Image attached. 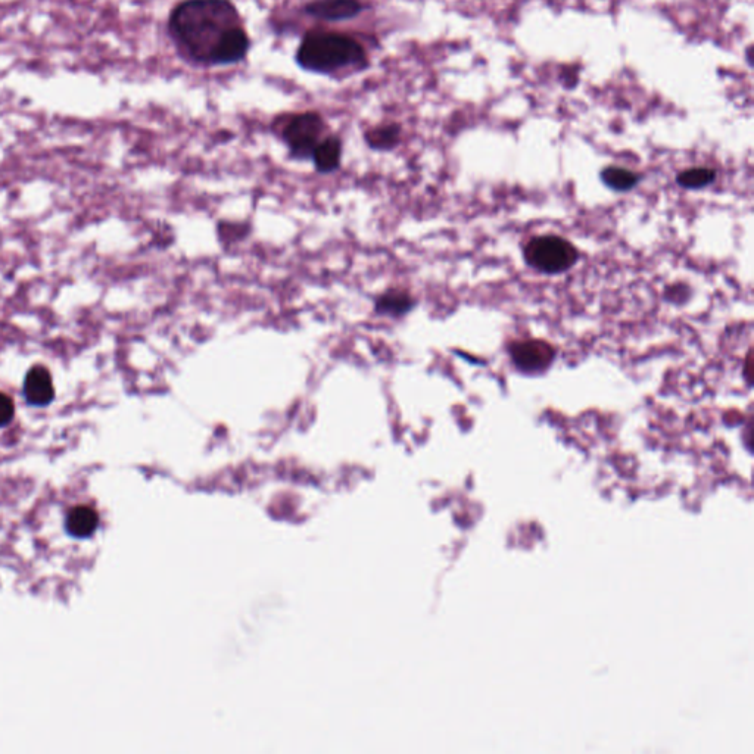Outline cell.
Returning <instances> with one entry per match:
<instances>
[{
    "mask_svg": "<svg viewBox=\"0 0 754 754\" xmlns=\"http://www.w3.org/2000/svg\"><path fill=\"white\" fill-rule=\"evenodd\" d=\"M241 26L232 0H185L171 11L168 31L179 51L196 64H213L221 40Z\"/></svg>",
    "mask_w": 754,
    "mask_h": 754,
    "instance_id": "cell-1",
    "label": "cell"
},
{
    "mask_svg": "<svg viewBox=\"0 0 754 754\" xmlns=\"http://www.w3.org/2000/svg\"><path fill=\"white\" fill-rule=\"evenodd\" d=\"M302 70L316 74H336L360 70L367 65V52L355 37L338 31H311L297 51Z\"/></svg>",
    "mask_w": 754,
    "mask_h": 754,
    "instance_id": "cell-2",
    "label": "cell"
},
{
    "mask_svg": "<svg viewBox=\"0 0 754 754\" xmlns=\"http://www.w3.org/2000/svg\"><path fill=\"white\" fill-rule=\"evenodd\" d=\"M326 121L319 112L305 111L291 115L283 126L282 139L297 160H311L317 145L324 139Z\"/></svg>",
    "mask_w": 754,
    "mask_h": 754,
    "instance_id": "cell-4",
    "label": "cell"
},
{
    "mask_svg": "<svg viewBox=\"0 0 754 754\" xmlns=\"http://www.w3.org/2000/svg\"><path fill=\"white\" fill-rule=\"evenodd\" d=\"M509 352L514 367L523 375H541L547 372L556 358L553 345L538 339L513 342Z\"/></svg>",
    "mask_w": 754,
    "mask_h": 754,
    "instance_id": "cell-5",
    "label": "cell"
},
{
    "mask_svg": "<svg viewBox=\"0 0 754 754\" xmlns=\"http://www.w3.org/2000/svg\"><path fill=\"white\" fill-rule=\"evenodd\" d=\"M752 364H753V358H752V351L749 352V355H747V361H746V377L747 382H749V385H752Z\"/></svg>",
    "mask_w": 754,
    "mask_h": 754,
    "instance_id": "cell-17",
    "label": "cell"
},
{
    "mask_svg": "<svg viewBox=\"0 0 754 754\" xmlns=\"http://www.w3.org/2000/svg\"><path fill=\"white\" fill-rule=\"evenodd\" d=\"M311 160L319 173L330 174L338 170L342 161V140L335 135L324 137L317 145Z\"/></svg>",
    "mask_w": 754,
    "mask_h": 754,
    "instance_id": "cell-9",
    "label": "cell"
},
{
    "mask_svg": "<svg viewBox=\"0 0 754 754\" xmlns=\"http://www.w3.org/2000/svg\"><path fill=\"white\" fill-rule=\"evenodd\" d=\"M99 526L96 510L87 506H77L67 514L65 529L73 538L86 539L95 534Z\"/></svg>",
    "mask_w": 754,
    "mask_h": 754,
    "instance_id": "cell-10",
    "label": "cell"
},
{
    "mask_svg": "<svg viewBox=\"0 0 754 754\" xmlns=\"http://www.w3.org/2000/svg\"><path fill=\"white\" fill-rule=\"evenodd\" d=\"M23 394L27 404L33 407H46L51 404L55 398L51 372L43 366L31 367L24 379Z\"/></svg>",
    "mask_w": 754,
    "mask_h": 754,
    "instance_id": "cell-7",
    "label": "cell"
},
{
    "mask_svg": "<svg viewBox=\"0 0 754 754\" xmlns=\"http://www.w3.org/2000/svg\"><path fill=\"white\" fill-rule=\"evenodd\" d=\"M414 307H416V299L411 297L408 292L401 291V289H391V291L385 292L376 299L375 304L377 313L395 317V319L404 317Z\"/></svg>",
    "mask_w": 754,
    "mask_h": 754,
    "instance_id": "cell-11",
    "label": "cell"
},
{
    "mask_svg": "<svg viewBox=\"0 0 754 754\" xmlns=\"http://www.w3.org/2000/svg\"><path fill=\"white\" fill-rule=\"evenodd\" d=\"M367 145L375 151H391L401 140L400 124H382V126L373 127L364 136Z\"/></svg>",
    "mask_w": 754,
    "mask_h": 754,
    "instance_id": "cell-12",
    "label": "cell"
},
{
    "mask_svg": "<svg viewBox=\"0 0 754 754\" xmlns=\"http://www.w3.org/2000/svg\"><path fill=\"white\" fill-rule=\"evenodd\" d=\"M251 49V39L242 26L235 27L226 34L214 54L213 64L211 67H224V65H235L243 61Z\"/></svg>",
    "mask_w": 754,
    "mask_h": 754,
    "instance_id": "cell-8",
    "label": "cell"
},
{
    "mask_svg": "<svg viewBox=\"0 0 754 754\" xmlns=\"http://www.w3.org/2000/svg\"><path fill=\"white\" fill-rule=\"evenodd\" d=\"M716 177H718V174H716L713 168L696 167L688 168V170L679 173L678 177H676V182L684 189H703L706 186L712 185Z\"/></svg>",
    "mask_w": 754,
    "mask_h": 754,
    "instance_id": "cell-14",
    "label": "cell"
},
{
    "mask_svg": "<svg viewBox=\"0 0 754 754\" xmlns=\"http://www.w3.org/2000/svg\"><path fill=\"white\" fill-rule=\"evenodd\" d=\"M752 51H753V48H752V46H750V48L747 49V61H749L750 65H752V59H753L752 58Z\"/></svg>",
    "mask_w": 754,
    "mask_h": 754,
    "instance_id": "cell-18",
    "label": "cell"
},
{
    "mask_svg": "<svg viewBox=\"0 0 754 754\" xmlns=\"http://www.w3.org/2000/svg\"><path fill=\"white\" fill-rule=\"evenodd\" d=\"M525 261L544 274H562L578 261V251L567 239L557 235L535 236L526 243Z\"/></svg>",
    "mask_w": 754,
    "mask_h": 754,
    "instance_id": "cell-3",
    "label": "cell"
},
{
    "mask_svg": "<svg viewBox=\"0 0 754 754\" xmlns=\"http://www.w3.org/2000/svg\"><path fill=\"white\" fill-rule=\"evenodd\" d=\"M361 0H313L305 5V14L327 23L352 20L363 12Z\"/></svg>",
    "mask_w": 754,
    "mask_h": 754,
    "instance_id": "cell-6",
    "label": "cell"
},
{
    "mask_svg": "<svg viewBox=\"0 0 754 754\" xmlns=\"http://www.w3.org/2000/svg\"><path fill=\"white\" fill-rule=\"evenodd\" d=\"M248 227L243 226L241 223H221L220 233L221 241H239L243 239V236L248 235Z\"/></svg>",
    "mask_w": 754,
    "mask_h": 754,
    "instance_id": "cell-15",
    "label": "cell"
},
{
    "mask_svg": "<svg viewBox=\"0 0 754 754\" xmlns=\"http://www.w3.org/2000/svg\"><path fill=\"white\" fill-rule=\"evenodd\" d=\"M601 180L607 188L616 190V192H628L640 183V174L628 170V168L612 167L604 168L601 171Z\"/></svg>",
    "mask_w": 754,
    "mask_h": 754,
    "instance_id": "cell-13",
    "label": "cell"
},
{
    "mask_svg": "<svg viewBox=\"0 0 754 754\" xmlns=\"http://www.w3.org/2000/svg\"><path fill=\"white\" fill-rule=\"evenodd\" d=\"M15 407L14 401L8 395L0 392V428L9 425L14 419Z\"/></svg>",
    "mask_w": 754,
    "mask_h": 754,
    "instance_id": "cell-16",
    "label": "cell"
}]
</instances>
